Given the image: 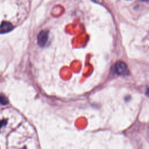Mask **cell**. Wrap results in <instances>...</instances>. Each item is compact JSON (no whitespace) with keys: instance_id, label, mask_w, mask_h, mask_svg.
Wrapping results in <instances>:
<instances>
[{"instance_id":"6da1fadb","label":"cell","mask_w":149,"mask_h":149,"mask_svg":"<svg viewBox=\"0 0 149 149\" xmlns=\"http://www.w3.org/2000/svg\"><path fill=\"white\" fill-rule=\"evenodd\" d=\"M115 72L118 75L126 76L129 73V69L126 63L123 61H118L115 65Z\"/></svg>"},{"instance_id":"7a4b0ae2","label":"cell","mask_w":149,"mask_h":149,"mask_svg":"<svg viewBox=\"0 0 149 149\" xmlns=\"http://www.w3.org/2000/svg\"><path fill=\"white\" fill-rule=\"evenodd\" d=\"M48 38V31L47 30H41L38 34L37 42L40 47L45 45Z\"/></svg>"},{"instance_id":"3957f363","label":"cell","mask_w":149,"mask_h":149,"mask_svg":"<svg viewBox=\"0 0 149 149\" xmlns=\"http://www.w3.org/2000/svg\"><path fill=\"white\" fill-rule=\"evenodd\" d=\"M13 26L9 22H2L0 25V34H5L12 31L13 29Z\"/></svg>"},{"instance_id":"277c9868","label":"cell","mask_w":149,"mask_h":149,"mask_svg":"<svg viewBox=\"0 0 149 149\" xmlns=\"http://www.w3.org/2000/svg\"><path fill=\"white\" fill-rule=\"evenodd\" d=\"M0 103L3 105H5L8 103V98L3 94L0 95Z\"/></svg>"},{"instance_id":"5b68a950","label":"cell","mask_w":149,"mask_h":149,"mask_svg":"<svg viewBox=\"0 0 149 149\" xmlns=\"http://www.w3.org/2000/svg\"><path fill=\"white\" fill-rule=\"evenodd\" d=\"M6 124V120L3 119L0 121V127H1L3 126H5Z\"/></svg>"},{"instance_id":"8992f818","label":"cell","mask_w":149,"mask_h":149,"mask_svg":"<svg viewBox=\"0 0 149 149\" xmlns=\"http://www.w3.org/2000/svg\"><path fill=\"white\" fill-rule=\"evenodd\" d=\"M146 95H147L148 97H149V88L147 90V92H146Z\"/></svg>"},{"instance_id":"52a82bcc","label":"cell","mask_w":149,"mask_h":149,"mask_svg":"<svg viewBox=\"0 0 149 149\" xmlns=\"http://www.w3.org/2000/svg\"><path fill=\"white\" fill-rule=\"evenodd\" d=\"M142 1H149V0H141Z\"/></svg>"},{"instance_id":"ba28073f","label":"cell","mask_w":149,"mask_h":149,"mask_svg":"<svg viewBox=\"0 0 149 149\" xmlns=\"http://www.w3.org/2000/svg\"><path fill=\"white\" fill-rule=\"evenodd\" d=\"M25 148H26V147H24V149H25Z\"/></svg>"}]
</instances>
